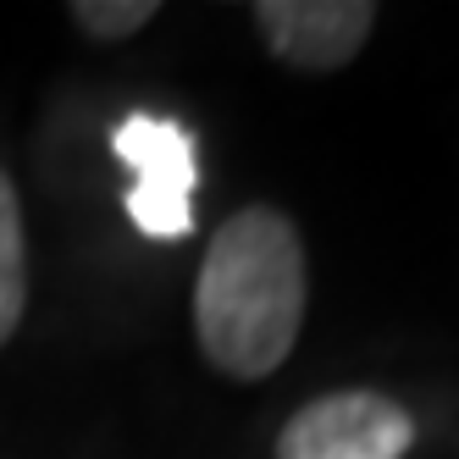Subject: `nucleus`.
I'll use <instances>...</instances> for the list:
<instances>
[{"instance_id": "f257e3e1", "label": "nucleus", "mask_w": 459, "mask_h": 459, "mask_svg": "<svg viewBox=\"0 0 459 459\" xmlns=\"http://www.w3.org/2000/svg\"><path fill=\"white\" fill-rule=\"evenodd\" d=\"M310 299L305 244L277 205L233 211L205 244L194 277V338L221 377L260 382L299 343Z\"/></svg>"}, {"instance_id": "f03ea898", "label": "nucleus", "mask_w": 459, "mask_h": 459, "mask_svg": "<svg viewBox=\"0 0 459 459\" xmlns=\"http://www.w3.org/2000/svg\"><path fill=\"white\" fill-rule=\"evenodd\" d=\"M111 150L127 172V216L139 233L150 238H188L194 233V183H200V160H194V139L188 127L172 117H150L134 111L117 134Z\"/></svg>"}, {"instance_id": "7ed1b4c3", "label": "nucleus", "mask_w": 459, "mask_h": 459, "mask_svg": "<svg viewBox=\"0 0 459 459\" xmlns=\"http://www.w3.org/2000/svg\"><path fill=\"white\" fill-rule=\"evenodd\" d=\"M410 448L415 415L377 387L321 393L277 432V459H404Z\"/></svg>"}, {"instance_id": "20e7f679", "label": "nucleus", "mask_w": 459, "mask_h": 459, "mask_svg": "<svg viewBox=\"0 0 459 459\" xmlns=\"http://www.w3.org/2000/svg\"><path fill=\"white\" fill-rule=\"evenodd\" d=\"M266 50L299 73H338L366 50L377 6L371 0H260L249 12Z\"/></svg>"}, {"instance_id": "39448f33", "label": "nucleus", "mask_w": 459, "mask_h": 459, "mask_svg": "<svg viewBox=\"0 0 459 459\" xmlns=\"http://www.w3.org/2000/svg\"><path fill=\"white\" fill-rule=\"evenodd\" d=\"M28 310V244H22V205L17 183L0 167V349L12 343L17 321Z\"/></svg>"}, {"instance_id": "423d86ee", "label": "nucleus", "mask_w": 459, "mask_h": 459, "mask_svg": "<svg viewBox=\"0 0 459 459\" xmlns=\"http://www.w3.org/2000/svg\"><path fill=\"white\" fill-rule=\"evenodd\" d=\"M73 22L89 39H134L155 22V0H73Z\"/></svg>"}]
</instances>
